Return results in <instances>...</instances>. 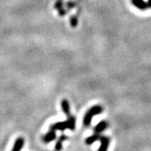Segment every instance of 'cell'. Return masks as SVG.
I'll return each instance as SVG.
<instances>
[{"label":"cell","instance_id":"3","mask_svg":"<svg viewBox=\"0 0 151 151\" xmlns=\"http://www.w3.org/2000/svg\"><path fill=\"white\" fill-rule=\"evenodd\" d=\"M103 113V108L100 105H96L93 106L92 108H91L85 114L84 118H83V124L86 126H89L91 124L92 119L93 118V116L100 114Z\"/></svg>","mask_w":151,"mask_h":151},{"label":"cell","instance_id":"7","mask_svg":"<svg viewBox=\"0 0 151 151\" xmlns=\"http://www.w3.org/2000/svg\"><path fill=\"white\" fill-rule=\"evenodd\" d=\"M67 139V136L66 135H60L59 138H58V139L56 141V143H55V151H60L61 150V149H62V143L64 142L65 140Z\"/></svg>","mask_w":151,"mask_h":151},{"label":"cell","instance_id":"10","mask_svg":"<svg viewBox=\"0 0 151 151\" xmlns=\"http://www.w3.org/2000/svg\"><path fill=\"white\" fill-rule=\"evenodd\" d=\"M55 7L57 10L59 11V14L60 15H65V11L63 9V4L61 2V0H58L56 1L55 4Z\"/></svg>","mask_w":151,"mask_h":151},{"label":"cell","instance_id":"4","mask_svg":"<svg viewBox=\"0 0 151 151\" xmlns=\"http://www.w3.org/2000/svg\"><path fill=\"white\" fill-rule=\"evenodd\" d=\"M24 145V139L22 137L17 138V139L14 142V147L12 149V151H20Z\"/></svg>","mask_w":151,"mask_h":151},{"label":"cell","instance_id":"11","mask_svg":"<svg viewBox=\"0 0 151 151\" xmlns=\"http://www.w3.org/2000/svg\"><path fill=\"white\" fill-rule=\"evenodd\" d=\"M70 25L72 26V27H76L77 26V24H78V19H77V18L76 16H72L70 18Z\"/></svg>","mask_w":151,"mask_h":151},{"label":"cell","instance_id":"1","mask_svg":"<svg viewBox=\"0 0 151 151\" xmlns=\"http://www.w3.org/2000/svg\"><path fill=\"white\" fill-rule=\"evenodd\" d=\"M76 128V118L72 115H70L67 117V120L64 121V122H59V123H55V124H52L50 127V130L52 131H56V130H63L68 129L74 130Z\"/></svg>","mask_w":151,"mask_h":151},{"label":"cell","instance_id":"9","mask_svg":"<svg viewBox=\"0 0 151 151\" xmlns=\"http://www.w3.org/2000/svg\"><path fill=\"white\" fill-rule=\"evenodd\" d=\"M132 3L136 8L139 9L141 10H145L148 8L147 3H145L144 0H132Z\"/></svg>","mask_w":151,"mask_h":151},{"label":"cell","instance_id":"2","mask_svg":"<svg viewBox=\"0 0 151 151\" xmlns=\"http://www.w3.org/2000/svg\"><path fill=\"white\" fill-rule=\"evenodd\" d=\"M96 141H100L101 142V146L99 148L98 151H108V148L109 146V143H110V139L106 136H102L99 134H95L89 136L88 138H86V145H90L92 143L96 142Z\"/></svg>","mask_w":151,"mask_h":151},{"label":"cell","instance_id":"5","mask_svg":"<svg viewBox=\"0 0 151 151\" xmlns=\"http://www.w3.org/2000/svg\"><path fill=\"white\" fill-rule=\"evenodd\" d=\"M56 138V134H55V132L52 131V130H50L46 134L42 137V140L45 143H50L51 141H53Z\"/></svg>","mask_w":151,"mask_h":151},{"label":"cell","instance_id":"6","mask_svg":"<svg viewBox=\"0 0 151 151\" xmlns=\"http://www.w3.org/2000/svg\"><path fill=\"white\" fill-rule=\"evenodd\" d=\"M108 124L106 121H101V122L94 128V132H95V134H100V133H102L103 131H104V130L108 128Z\"/></svg>","mask_w":151,"mask_h":151},{"label":"cell","instance_id":"12","mask_svg":"<svg viewBox=\"0 0 151 151\" xmlns=\"http://www.w3.org/2000/svg\"><path fill=\"white\" fill-rule=\"evenodd\" d=\"M67 6H68L69 8H73V7L75 6V4H73V3H68V4H67Z\"/></svg>","mask_w":151,"mask_h":151},{"label":"cell","instance_id":"8","mask_svg":"<svg viewBox=\"0 0 151 151\" xmlns=\"http://www.w3.org/2000/svg\"><path fill=\"white\" fill-rule=\"evenodd\" d=\"M61 109H62V111H63V113H65V115L68 117V116H70L71 115L70 114V104L68 103V101L67 100H65V99H63L62 101H61Z\"/></svg>","mask_w":151,"mask_h":151},{"label":"cell","instance_id":"13","mask_svg":"<svg viewBox=\"0 0 151 151\" xmlns=\"http://www.w3.org/2000/svg\"><path fill=\"white\" fill-rule=\"evenodd\" d=\"M147 4H148V8H151V0H148Z\"/></svg>","mask_w":151,"mask_h":151}]
</instances>
